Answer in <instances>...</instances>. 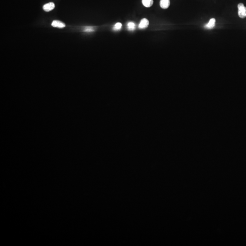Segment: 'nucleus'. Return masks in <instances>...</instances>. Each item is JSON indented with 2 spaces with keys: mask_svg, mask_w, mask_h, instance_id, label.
<instances>
[{
  "mask_svg": "<svg viewBox=\"0 0 246 246\" xmlns=\"http://www.w3.org/2000/svg\"><path fill=\"white\" fill-rule=\"evenodd\" d=\"M238 9L239 17L241 18H244L246 17V8L244 7V4L243 3H239L238 5Z\"/></svg>",
  "mask_w": 246,
  "mask_h": 246,
  "instance_id": "obj_1",
  "label": "nucleus"
},
{
  "mask_svg": "<svg viewBox=\"0 0 246 246\" xmlns=\"http://www.w3.org/2000/svg\"><path fill=\"white\" fill-rule=\"evenodd\" d=\"M149 21L146 18H143L141 20L140 24L139 25V28L141 29L146 28L149 26Z\"/></svg>",
  "mask_w": 246,
  "mask_h": 246,
  "instance_id": "obj_2",
  "label": "nucleus"
},
{
  "mask_svg": "<svg viewBox=\"0 0 246 246\" xmlns=\"http://www.w3.org/2000/svg\"><path fill=\"white\" fill-rule=\"evenodd\" d=\"M55 8V4L53 2H49L44 5L43 7V9L45 12H48L53 10Z\"/></svg>",
  "mask_w": 246,
  "mask_h": 246,
  "instance_id": "obj_3",
  "label": "nucleus"
},
{
  "mask_svg": "<svg viewBox=\"0 0 246 246\" xmlns=\"http://www.w3.org/2000/svg\"><path fill=\"white\" fill-rule=\"evenodd\" d=\"M160 7L164 9H167L170 5V0H161Z\"/></svg>",
  "mask_w": 246,
  "mask_h": 246,
  "instance_id": "obj_4",
  "label": "nucleus"
},
{
  "mask_svg": "<svg viewBox=\"0 0 246 246\" xmlns=\"http://www.w3.org/2000/svg\"><path fill=\"white\" fill-rule=\"evenodd\" d=\"M52 26L53 27H54V28H64L65 27V24L64 23H62L61 21L58 20H54L52 21Z\"/></svg>",
  "mask_w": 246,
  "mask_h": 246,
  "instance_id": "obj_5",
  "label": "nucleus"
},
{
  "mask_svg": "<svg viewBox=\"0 0 246 246\" xmlns=\"http://www.w3.org/2000/svg\"><path fill=\"white\" fill-rule=\"evenodd\" d=\"M216 19L215 18H212L209 21V23L205 26V28L207 29H212L215 26Z\"/></svg>",
  "mask_w": 246,
  "mask_h": 246,
  "instance_id": "obj_6",
  "label": "nucleus"
},
{
  "mask_svg": "<svg viewBox=\"0 0 246 246\" xmlns=\"http://www.w3.org/2000/svg\"><path fill=\"white\" fill-rule=\"evenodd\" d=\"M142 4L146 8H150L153 4V0H142Z\"/></svg>",
  "mask_w": 246,
  "mask_h": 246,
  "instance_id": "obj_7",
  "label": "nucleus"
},
{
  "mask_svg": "<svg viewBox=\"0 0 246 246\" xmlns=\"http://www.w3.org/2000/svg\"><path fill=\"white\" fill-rule=\"evenodd\" d=\"M127 27V28H128L129 31H134L135 29L136 26H135L134 23L133 22H132V21H130V22H129L128 23Z\"/></svg>",
  "mask_w": 246,
  "mask_h": 246,
  "instance_id": "obj_8",
  "label": "nucleus"
},
{
  "mask_svg": "<svg viewBox=\"0 0 246 246\" xmlns=\"http://www.w3.org/2000/svg\"><path fill=\"white\" fill-rule=\"evenodd\" d=\"M122 27V24L120 23H118L114 25V26L113 27V29L114 31H119V30L121 29Z\"/></svg>",
  "mask_w": 246,
  "mask_h": 246,
  "instance_id": "obj_9",
  "label": "nucleus"
},
{
  "mask_svg": "<svg viewBox=\"0 0 246 246\" xmlns=\"http://www.w3.org/2000/svg\"><path fill=\"white\" fill-rule=\"evenodd\" d=\"M94 31V28L92 27H86L84 30V32H92Z\"/></svg>",
  "mask_w": 246,
  "mask_h": 246,
  "instance_id": "obj_10",
  "label": "nucleus"
}]
</instances>
